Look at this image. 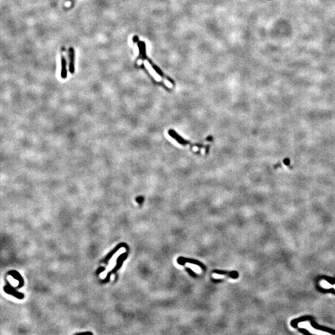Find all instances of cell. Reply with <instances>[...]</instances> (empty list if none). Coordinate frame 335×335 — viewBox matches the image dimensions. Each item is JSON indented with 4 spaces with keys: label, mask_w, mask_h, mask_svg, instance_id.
Instances as JSON below:
<instances>
[{
    "label": "cell",
    "mask_w": 335,
    "mask_h": 335,
    "mask_svg": "<svg viewBox=\"0 0 335 335\" xmlns=\"http://www.w3.org/2000/svg\"><path fill=\"white\" fill-rule=\"evenodd\" d=\"M69 55V71L73 74L75 72V50L70 47L68 50Z\"/></svg>",
    "instance_id": "1"
},
{
    "label": "cell",
    "mask_w": 335,
    "mask_h": 335,
    "mask_svg": "<svg viewBox=\"0 0 335 335\" xmlns=\"http://www.w3.org/2000/svg\"><path fill=\"white\" fill-rule=\"evenodd\" d=\"M143 62H144V65H145L146 68L148 70L149 73L153 76V77L157 81H158V82H160V81H162V78L161 77L160 75H159L157 73V72H156V71L154 70V68L152 66V65H150V63L147 60H145L143 61Z\"/></svg>",
    "instance_id": "2"
},
{
    "label": "cell",
    "mask_w": 335,
    "mask_h": 335,
    "mask_svg": "<svg viewBox=\"0 0 335 335\" xmlns=\"http://www.w3.org/2000/svg\"><path fill=\"white\" fill-rule=\"evenodd\" d=\"M61 77L63 79H65L67 77V70H66V61L63 56L61 57Z\"/></svg>",
    "instance_id": "3"
},
{
    "label": "cell",
    "mask_w": 335,
    "mask_h": 335,
    "mask_svg": "<svg viewBox=\"0 0 335 335\" xmlns=\"http://www.w3.org/2000/svg\"><path fill=\"white\" fill-rule=\"evenodd\" d=\"M180 259H181L183 260V263H182L181 264H182V265H183V264H184V263H185V262H188V263H194V264H198V265H200V266L201 267H202V268H204V266H203L202 265V264H201V263H200L199 262H197V261H195V260H192V259H185V258H180Z\"/></svg>",
    "instance_id": "4"
},
{
    "label": "cell",
    "mask_w": 335,
    "mask_h": 335,
    "mask_svg": "<svg viewBox=\"0 0 335 335\" xmlns=\"http://www.w3.org/2000/svg\"><path fill=\"white\" fill-rule=\"evenodd\" d=\"M163 82H164L165 84L167 86L168 88H172V87H173V84L171 83L169 81H168L167 80H165V79H164V80H163Z\"/></svg>",
    "instance_id": "5"
},
{
    "label": "cell",
    "mask_w": 335,
    "mask_h": 335,
    "mask_svg": "<svg viewBox=\"0 0 335 335\" xmlns=\"http://www.w3.org/2000/svg\"><path fill=\"white\" fill-rule=\"evenodd\" d=\"M187 271H188V272H189V273H190V274H191V275H192V276H195V273H194V272H193V271H191V269H187Z\"/></svg>",
    "instance_id": "6"
},
{
    "label": "cell",
    "mask_w": 335,
    "mask_h": 335,
    "mask_svg": "<svg viewBox=\"0 0 335 335\" xmlns=\"http://www.w3.org/2000/svg\"><path fill=\"white\" fill-rule=\"evenodd\" d=\"M193 149H194L195 151H197V150H198V148H197V147H195V146H194V148H193Z\"/></svg>",
    "instance_id": "7"
}]
</instances>
